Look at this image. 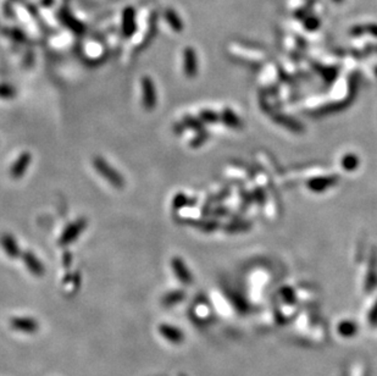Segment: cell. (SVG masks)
<instances>
[{"label": "cell", "instance_id": "6da1fadb", "mask_svg": "<svg viewBox=\"0 0 377 376\" xmlns=\"http://www.w3.org/2000/svg\"><path fill=\"white\" fill-rule=\"evenodd\" d=\"M93 166L96 169L97 172L102 176L104 180H107L112 187L115 188H122L125 186V180H123L122 175L118 172L117 170H115L114 166L109 164L104 158L102 157H96L93 159Z\"/></svg>", "mask_w": 377, "mask_h": 376}, {"label": "cell", "instance_id": "7a4b0ae2", "mask_svg": "<svg viewBox=\"0 0 377 376\" xmlns=\"http://www.w3.org/2000/svg\"><path fill=\"white\" fill-rule=\"evenodd\" d=\"M141 89H142V104L144 109L148 111H152L158 104V92L157 87L150 77L142 78L141 81Z\"/></svg>", "mask_w": 377, "mask_h": 376}, {"label": "cell", "instance_id": "3957f363", "mask_svg": "<svg viewBox=\"0 0 377 376\" xmlns=\"http://www.w3.org/2000/svg\"><path fill=\"white\" fill-rule=\"evenodd\" d=\"M87 225H88V221H87L84 217H81V219L71 222L70 225L62 231L61 236H60V246H68V244H71L72 242H75L76 239L80 237L81 233L86 230Z\"/></svg>", "mask_w": 377, "mask_h": 376}, {"label": "cell", "instance_id": "277c9868", "mask_svg": "<svg viewBox=\"0 0 377 376\" xmlns=\"http://www.w3.org/2000/svg\"><path fill=\"white\" fill-rule=\"evenodd\" d=\"M31 162H32V155H31L30 152H22V153L20 154V157L15 160L14 164L11 165L10 176H11L14 180L21 178L25 175L28 167H30Z\"/></svg>", "mask_w": 377, "mask_h": 376}, {"label": "cell", "instance_id": "5b68a950", "mask_svg": "<svg viewBox=\"0 0 377 376\" xmlns=\"http://www.w3.org/2000/svg\"><path fill=\"white\" fill-rule=\"evenodd\" d=\"M23 263H25L26 268L33 273L34 276H43L46 272V268H44L43 263L39 260V258L36 257V254L33 252L27 251L25 253L21 254Z\"/></svg>", "mask_w": 377, "mask_h": 376}, {"label": "cell", "instance_id": "8992f818", "mask_svg": "<svg viewBox=\"0 0 377 376\" xmlns=\"http://www.w3.org/2000/svg\"><path fill=\"white\" fill-rule=\"evenodd\" d=\"M0 244H1V248L5 254L11 259H16L18 256H21L20 247H18L16 239L10 233H2L0 236Z\"/></svg>", "mask_w": 377, "mask_h": 376}, {"label": "cell", "instance_id": "52a82bcc", "mask_svg": "<svg viewBox=\"0 0 377 376\" xmlns=\"http://www.w3.org/2000/svg\"><path fill=\"white\" fill-rule=\"evenodd\" d=\"M183 70L187 77H194L198 72L197 54L192 48H186L183 52Z\"/></svg>", "mask_w": 377, "mask_h": 376}, {"label": "cell", "instance_id": "ba28073f", "mask_svg": "<svg viewBox=\"0 0 377 376\" xmlns=\"http://www.w3.org/2000/svg\"><path fill=\"white\" fill-rule=\"evenodd\" d=\"M171 268H172V271L175 272L176 277L183 283H189L192 282V275L191 271L187 268L186 263L178 257H173L171 259Z\"/></svg>", "mask_w": 377, "mask_h": 376}, {"label": "cell", "instance_id": "9c48e42d", "mask_svg": "<svg viewBox=\"0 0 377 376\" xmlns=\"http://www.w3.org/2000/svg\"><path fill=\"white\" fill-rule=\"evenodd\" d=\"M11 325L16 330L26 331V332L27 331L31 332V331H34L37 328L36 322L33 319H30V318H15V319L11 320Z\"/></svg>", "mask_w": 377, "mask_h": 376}, {"label": "cell", "instance_id": "30bf717a", "mask_svg": "<svg viewBox=\"0 0 377 376\" xmlns=\"http://www.w3.org/2000/svg\"><path fill=\"white\" fill-rule=\"evenodd\" d=\"M160 331H162V336L167 338V340L178 341L182 337L180 330H178V328H176V327H172V326L162 325V328H160Z\"/></svg>", "mask_w": 377, "mask_h": 376}, {"label": "cell", "instance_id": "8fae6325", "mask_svg": "<svg viewBox=\"0 0 377 376\" xmlns=\"http://www.w3.org/2000/svg\"><path fill=\"white\" fill-rule=\"evenodd\" d=\"M134 30V23H133V11L132 10H127L123 14V33L126 36H130L133 33Z\"/></svg>", "mask_w": 377, "mask_h": 376}, {"label": "cell", "instance_id": "7c38bea8", "mask_svg": "<svg viewBox=\"0 0 377 376\" xmlns=\"http://www.w3.org/2000/svg\"><path fill=\"white\" fill-rule=\"evenodd\" d=\"M165 16H166V20L168 21V25H170L175 31H181L182 28H183L180 17L177 16V14H176V12L171 11V10H167V11H166V14H165Z\"/></svg>", "mask_w": 377, "mask_h": 376}, {"label": "cell", "instance_id": "4fadbf2b", "mask_svg": "<svg viewBox=\"0 0 377 376\" xmlns=\"http://www.w3.org/2000/svg\"><path fill=\"white\" fill-rule=\"evenodd\" d=\"M199 119H200V121H203V122L213 123V122H216V121L218 120V115L216 114V112L210 111V110H204V111L200 112Z\"/></svg>", "mask_w": 377, "mask_h": 376}, {"label": "cell", "instance_id": "5bb4252c", "mask_svg": "<svg viewBox=\"0 0 377 376\" xmlns=\"http://www.w3.org/2000/svg\"><path fill=\"white\" fill-rule=\"evenodd\" d=\"M15 94V89L11 86H0V98H11Z\"/></svg>", "mask_w": 377, "mask_h": 376}, {"label": "cell", "instance_id": "9a60e30c", "mask_svg": "<svg viewBox=\"0 0 377 376\" xmlns=\"http://www.w3.org/2000/svg\"><path fill=\"white\" fill-rule=\"evenodd\" d=\"M187 204H188V197L187 196H183V194H178V196H176L175 198H173L172 205L173 207H176V209H180V208H182L183 205H187Z\"/></svg>", "mask_w": 377, "mask_h": 376}, {"label": "cell", "instance_id": "2e32d148", "mask_svg": "<svg viewBox=\"0 0 377 376\" xmlns=\"http://www.w3.org/2000/svg\"><path fill=\"white\" fill-rule=\"evenodd\" d=\"M182 297H183V293H182V292L176 291V292H172V293H170L168 296H166L164 302H166V303H168V304H173V302L176 303V302L181 301Z\"/></svg>", "mask_w": 377, "mask_h": 376}, {"label": "cell", "instance_id": "e0dca14e", "mask_svg": "<svg viewBox=\"0 0 377 376\" xmlns=\"http://www.w3.org/2000/svg\"><path fill=\"white\" fill-rule=\"evenodd\" d=\"M304 26H305V28H307V30L314 31V30H316V28H318L319 26H320V22H319L318 18H315V17H308L307 20H305Z\"/></svg>", "mask_w": 377, "mask_h": 376}, {"label": "cell", "instance_id": "ac0fdd59", "mask_svg": "<svg viewBox=\"0 0 377 376\" xmlns=\"http://www.w3.org/2000/svg\"><path fill=\"white\" fill-rule=\"evenodd\" d=\"M183 125L186 126V127H189V128H194V130H200V122L196 119H193V117L188 116L186 117V119L183 120Z\"/></svg>", "mask_w": 377, "mask_h": 376}, {"label": "cell", "instance_id": "d6986e66", "mask_svg": "<svg viewBox=\"0 0 377 376\" xmlns=\"http://www.w3.org/2000/svg\"><path fill=\"white\" fill-rule=\"evenodd\" d=\"M205 138H207V135H205V133H199V135H198L196 137V139H193V141H192L191 146L192 147L200 146V144H202L203 142H205Z\"/></svg>", "mask_w": 377, "mask_h": 376}, {"label": "cell", "instance_id": "ffe728a7", "mask_svg": "<svg viewBox=\"0 0 377 376\" xmlns=\"http://www.w3.org/2000/svg\"><path fill=\"white\" fill-rule=\"evenodd\" d=\"M365 32L373 34V36L377 37V25H374V23H371V25H368L365 27Z\"/></svg>", "mask_w": 377, "mask_h": 376}, {"label": "cell", "instance_id": "44dd1931", "mask_svg": "<svg viewBox=\"0 0 377 376\" xmlns=\"http://www.w3.org/2000/svg\"><path fill=\"white\" fill-rule=\"evenodd\" d=\"M364 32H365V27H363V26H354L352 28V34H354V36H360Z\"/></svg>", "mask_w": 377, "mask_h": 376}, {"label": "cell", "instance_id": "7402d4cb", "mask_svg": "<svg viewBox=\"0 0 377 376\" xmlns=\"http://www.w3.org/2000/svg\"><path fill=\"white\" fill-rule=\"evenodd\" d=\"M333 1L336 2V4H341V2H343V0H333Z\"/></svg>", "mask_w": 377, "mask_h": 376}]
</instances>
